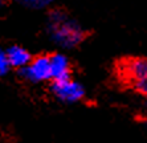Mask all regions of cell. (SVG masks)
Wrapping results in <instances>:
<instances>
[{"instance_id": "cell-1", "label": "cell", "mask_w": 147, "mask_h": 143, "mask_svg": "<svg viewBox=\"0 0 147 143\" xmlns=\"http://www.w3.org/2000/svg\"><path fill=\"white\" fill-rule=\"evenodd\" d=\"M47 32L52 42L61 49H73L78 47L86 37V32L81 24L60 9L49 12L47 19Z\"/></svg>"}, {"instance_id": "cell-2", "label": "cell", "mask_w": 147, "mask_h": 143, "mask_svg": "<svg viewBox=\"0 0 147 143\" xmlns=\"http://www.w3.org/2000/svg\"><path fill=\"white\" fill-rule=\"evenodd\" d=\"M119 74L135 92L147 97V58L137 57L125 61L121 65Z\"/></svg>"}, {"instance_id": "cell-3", "label": "cell", "mask_w": 147, "mask_h": 143, "mask_svg": "<svg viewBox=\"0 0 147 143\" xmlns=\"http://www.w3.org/2000/svg\"><path fill=\"white\" fill-rule=\"evenodd\" d=\"M51 90L58 101L64 103H76L80 102L85 97V88L78 81L73 80L72 77L64 80L52 81Z\"/></svg>"}, {"instance_id": "cell-4", "label": "cell", "mask_w": 147, "mask_h": 143, "mask_svg": "<svg viewBox=\"0 0 147 143\" xmlns=\"http://www.w3.org/2000/svg\"><path fill=\"white\" fill-rule=\"evenodd\" d=\"M20 77L25 81L38 84L52 80L51 56H37L31 61V64L19 70Z\"/></svg>"}, {"instance_id": "cell-5", "label": "cell", "mask_w": 147, "mask_h": 143, "mask_svg": "<svg viewBox=\"0 0 147 143\" xmlns=\"http://www.w3.org/2000/svg\"><path fill=\"white\" fill-rule=\"evenodd\" d=\"M51 69L52 81L70 77V62L69 58L62 53H55L51 56Z\"/></svg>"}, {"instance_id": "cell-6", "label": "cell", "mask_w": 147, "mask_h": 143, "mask_svg": "<svg viewBox=\"0 0 147 143\" xmlns=\"http://www.w3.org/2000/svg\"><path fill=\"white\" fill-rule=\"evenodd\" d=\"M5 53H7V57L12 65V68L19 69V70L28 66L33 60L31 57V53L20 45H11L9 48H7Z\"/></svg>"}, {"instance_id": "cell-7", "label": "cell", "mask_w": 147, "mask_h": 143, "mask_svg": "<svg viewBox=\"0 0 147 143\" xmlns=\"http://www.w3.org/2000/svg\"><path fill=\"white\" fill-rule=\"evenodd\" d=\"M15 1L29 9H44L51 5L53 0H15Z\"/></svg>"}, {"instance_id": "cell-8", "label": "cell", "mask_w": 147, "mask_h": 143, "mask_svg": "<svg viewBox=\"0 0 147 143\" xmlns=\"http://www.w3.org/2000/svg\"><path fill=\"white\" fill-rule=\"evenodd\" d=\"M11 69H12V65L7 57V53L5 51H1L0 52V76L8 74Z\"/></svg>"}, {"instance_id": "cell-9", "label": "cell", "mask_w": 147, "mask_h": 143, "mask_svg": "<svg viewBox=\"0 0 147 143\" xmlns=\"http://www.w3.org/2000/svg\"><path fill=\"white\" fill-rule=\"evenodd\" d=\"M144 109L147 110V98H146V102H144Z\"/></svg>"}]
</instances>
